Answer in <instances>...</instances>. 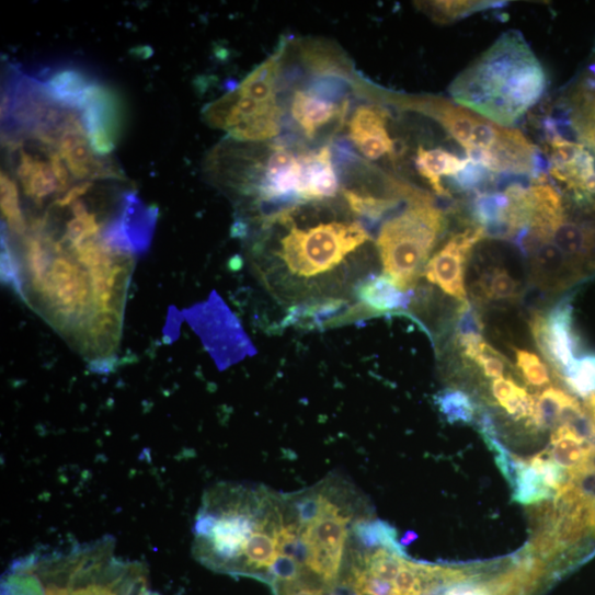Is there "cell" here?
<instances>
[{
  "label": "cell",
  "mask_w": 595,
  "mask_h": 595,
  "mask_svg": "<svg viewBox=\"0 0 595 595\" xmlns=\"http://www.w3.org/2000/svg\"><path fill=\"white\" fill-rule=\"evenodd\" d=\"M547 75L523 35L507 32L450 85L462 107L503 127L533 108L547 90Z\"/></svg>",
  "instance_id": "cell-1"
},
{
  "label": "cell",
  "mask_w": 595,
  "mask_h": 595,
  "mask_svg": "<svg viewBox=\"0 0 595 595\" xmlns=\"http://www.w3.org/2000/svg\"><path fill=\"white\" fill-rule=\"evenodd\" d=\"M281 516L268 493L222 485L208 494L198 512L193 552L210 569L236 575L255 534Z\"/></svg>",
  "instance_id": "cell-2"
},
{
  "label": "cell",
  "mask_w": 595,
  "mask_h": 595,
  "mask_svg": "<svg viewBox=\"0 0 595 595\" xmlns=\"http://www.w3.org/2000/svg\"><path fill=\"white\" fill-rule=\"evenodd\" d=\"M403 214L384 224L377 249L385 275L403 291H412L445 229L443 213L424 194Z\"/></svg>",
  "instance_id": "cell-3"
},
{
  "label": "cell",
  "mask_w": 595,
  "mask_h": 595,
  "mask_svg": "<svg viewBox=\"0 0 595 595\" xmlns=\"http://www.w3.org/2000/svg\"><path fill=\"white\" fill-rule=\"evenodd\" d=\"M295 511L306 546V576L332 588L341 577L350 516L321 493L296 501Z\"/></svg>",
  "instance_id": "cell-4"
},
{
  "label": "cell",
  "mask_w": 595,
  "mask_h": 595,
  "mask_svg": "<svg viewBox=\"0 0 595 595\" xmlns=\"http://www.w3.org/2000/svg\"><path fill=\"white\" fill-rule=\"evenodd\" d=\"M368 240L366 230L356 222L293 228L282 240L279 258L291 274L310 278L334 270Z\"/></svg>",
  "instance_id": "cell-5"
},
{
  "label": "cell",
  "mask_w": 595,
  "mask_h": 595,
  "mask_svg": "<svg viewBox=\"0 0 595 595\" xmlns=\"http://www.w3.org/2000/svg\"><path fill=\"white\" fill-rule=\"evenodd\" d=\"M205 114L211 126L227 130L240 141L267 140L281 129L278 102L259 101L238 89L209 105Z\"/></svg>",
  "instance_id": "cell-6"
},
{
  "label": "cell",
  "mask_w": 595,
  "mask_h": 595,
  "mask_svg": "<svg viewBox=\"0 0 595 595\" xmlns=\"http://www.w3.org/2000/svg\"><path fill=\"white\" fill-rule=\"evenodd\" d=\"M482 228H470L450 241L427 263L425 277L440 287L447 295L467 302L465 271L469 255L476 244L485 238Z\"/></svg>",
  "instance_id": "cell-7"
},
{
  "label": "cell",
  "mask_w": 595,
  "mask_h": 595,
  "mask_svg": "<svg viewBox=\"0 0 595 595\" xmlns=\"http://www.w3.org/2000/svg\"><path fill=\"white\" fill-rule=\"evenodd\" d=\"M530 330L545 359L562 374L574 361L577 343L572 329L570 302L562 300L548 316L534 314L530 320Z\"/></svg>",
  "instance_id": "cell-8"
},
{
  "label": "cell",
  "mask_w": 595,
  "mask_h": 595,
  "mask_svg": "<svg viewBox=\"0 0 595 595\" xmlns=\"http://www.w3.org/2000/svg\"><path fill=\"white\" fill-rule=\"evenodd\" d=\"M57 150L71 174L79 180L92 182L102 179H124L119 169L110 159L93 150L81 116L75 118L64 131Z\"/></svg>",
  "instance_id": "cell-9"
},
{
  "label": "cell",
  "mask_w": 595,
  "mask_h": 595,
  "mask_svg": "<svg viewBox=\"0 0 595 595\" xmlns=\"http://www.w3.org/2000/svg\"><path fill=\"white\" fill-rule=\"evenodd\" d=\"M560 112L559 117L569 123L575 142L595 158V78L582 73L564 95Z\"/></svg>",
  "instance_id": "cell-10"
},
{
  "label": "cell",
  "mask_w": 595,
  "mask_h": 595,
  "mask_svg": "<svg viewBox=\"0 0 595 595\" xmlns=\"http://www.w3.org/2000/svg\"><path fill=\"white\" fill-rule=\"evenodd\" d=\"M89 274L80 272L76 262L61 256L52 265L47 274L48 289L45 298L49 299L64 316H70L89 306Z\"/></svg>",
  "instance_id": "cell-11"
},
{
  "label": "cell",
  "mask_w": 595,
  "mask_h": 595,
  "mask_svg": "<svg viewBox=\"0 0 595 595\" xmlns=\"http://www.w3.org/2000/svg\"><path fill=\"white\" fill-rule=\"evenodd\" d=\"M388 114L374 105L359 106L348 124L350 138L368 159L393 153L394 142L387 130Z\"/></svg>",
  "instance_id": "cell-12"
},
{
  "label": "cell",
  "mask_w": 595,
  "mask_h": 595,
  "mask_svg": "<svg viewBox=\"0 0 595 595\" xmlns=\"http://www.w3.org/2000/svg\"><path fill=\"white\" fill-rule=\"evenodd\" d=\"M529 258L533 282L546 291L565 289L583 276L552 242L541 244Z\"/></svg>",
  "instance_id": "cell-13"
},
{
  "label": "cell",
  "mask_w": 595,
  "mask_h": 595,
  "mask_svg": "<svg viewBox=\"0 0 595 595\" xmlns=\"http://www.w3.org/2000/svg\"><path fill=\"white\" fill-rule=\"evenodd\" d=\"M339 190V181L332 164L329 147L299 157L298 198L323 201Z\"/></svg>",
  "instance_id": "cell-14"
},
{
  "label": "cell",
  "mask_w": 595,
  "mask_h": 595,
  "mask_svg": "<svg viewBox=\"0 0 595 595\" xmlns=\"http://www.w3.org/2000/svg\"><path fill=\"white\" fill-rule=\"evenodd\" d=\"M299 158L283 147L276 148L265 168L261 195L266 202L298 197Z\"/></svg>",
  "instance_id": "cell-15"
},
{
  "label": "cell",
  "mask_w": 595,
  "mask_h": 595,
  "mask_svg": "<svg viewBox=\"0 0 595 595\" xmlns=\"http://www.w3.org/2000/svg\"><path fill=\"white\" fill-rule=\"evenodd\" d=\"M346 112V105L337 106L311 93L297 91L291 103V114L308 138L316 134L335 117Z\"/></svg>",
  "instance_id": "cell-16"
},
{
  "label": "cell",
  "mask_w": 595,
  "mask_h": 595,
  "mask_svg": "<svg viewBox=\"0 0 595 595\" xmlns=\"http://www.w3.org/2000/svg\"><path fill=\"white\" fill-rule=\"evenodd\" d=\"M357 297L361 302L377 313L407 309L413 299V291H403L386 275L376 276L364 282Z\"/></svg>",
  "instance_id": "cell-17"
},
{
  "label": "cell",
  "mask_w": 595,
  "mask_h": 595,
  "mask_svg": "<svg viewBox=\"0 0 595 595\" xmlns=\"http://www.w3.org/2000/svg\"><path fill=\"white\" fill-rule=\"evenodd\" d=\"M469 159H461L443 149H425L417 151L416 167L419 172L431 183L434 191L440 196H449V192L443 184L444 176H456L466 168Z\"/></svg>",
  "instance_id": "cell-18"
},
{
  "label": "cell",
  "mask_w": 595,
  "mask_h": 595,
  "mask_svg": "<svg viewBox=\"0 0 595 595\" xmlns=\"http://www.w3.org/2000/svg\"><path fill=\"white\" fill-rule=\"evenodd\" d=\"M423 111L437 119L465 149L470 146L479 115L445 100L428 101Z\"/></svg>",
  "instance_id": "cell-19"
},
{
  "label": "cell",
  "mask_w": 595,
  "mask_h": 595,
  "mask_svg": "<svg viewBox=\"0 0 595 595\" xmlns=\"http://www.w3.org/2000/svg\"><path fill=\"white\" fill-rule=\"evenodd\" d=\"M19 178L25 193L36 203L58 192V184L50 162H46L27 151L21 152V162L18 169Z\"/></svg>",
  "instance_id": "cell-20"
},
{
  "label": "cell",
  "mask_w": 595,
  "mask_h": 595,
  "mask_svg": "<svg viewBox=\"0 0 595 595\" xmlns=\"http://www.w3.org/2000/svg\"><path fill=\"white\" fill-rule=\"evenodd\" d=\"M535 399V413L528 425L539 431L557 428L564 410L576 402L573 396L554 387L547 388Z\"/></svg>",
  "instance_id": "cell-21"
},
{
  "label": "cell",
  "mask_w": 595,
  "mask_h": 595,
  "mask_svg": "<svg viewBox=\"0 0 595 595\" xmlns=\"http://www.w3.org/2000/svg\"><path fill=\"white\" fill-rule=\"evenodd\" d=\"M476 291L481 300L512 302L519 298L522 286L503 267L485 271L476 284Z\"/></svg>",
  "instance_id": "cell-22"
},
{
  "label": "cell",
  "mask_w": 595,
  "mask_h": 595,
  "mask_svg": "<svg viewBox=\"0 0 595 595\" xmlns=\"http://www.w3.org/2000/svg\"><path fill=\"white\" fill-rule=\"evenodd\" d=\"M585 445L586 442L579 438L569 426L561 425L551 434L549 450L554 464L570 471L582 462Z\"/></svg>",
  "instance_id": "cell-23"
},
{
  "label": "cell",
  "mask_w": 595,
  "mask_h": 595,
  "mask_svg": "<svg viewBox=\"0 0 595 595\" xmlns=\"http://www.w3.org/2000/svg\"><path fill=\"white\" fill-rule=\"evenodd\" d=\"M512 490V500L528 506L542 501L553 500L556 494V492L545 483L542 477L525 461H523L518 470Z\"/></svg>",
  "instance_id": "cell-24"
},
{
  "label": "cell",
  "mask_w": 595,
  "mask_h": 595,
  "mask_svg": "<svg viewBox=\"0 0 595 595\" xmlns=\"http://www.w3.org/2000/svg\"><path fill=\"white\" fill-rule=\"evenodd\" d=\"M440 413L450 424H470L474 420L476 407L470 396L459 389H445L436 396Z\"/></svg>",
  "instance_id": "cell-25"
},
{
  "label": "cell",
  "mask_w": 595,
  "mask_h": 595,
  "mask_svg": "<svg viewBox=\"0 0 595 595\" xmlns=\"http://www.w3.org/2000/svg\"><path fill=\"white\" fill-rule=\"evenodd\" d=\"M0 205L10 228L19 236L26 233L27 227L21 207L16 182L7 173L0 175Z\"/></svg>",
  "instance_id": "cell-26"
},
{
  "label": "cell",
  "mask_w": 595,
  "mask_h": 595,
  "mask_svg": "<svg viewBox=\"0 0 595 595\" xmlns=\"http://www.w3.org/2000/svg\"><path fill=\"white\" fill-rule=\"evenodd\" d=\"M71 210L75 219L67 225L66 239L73 249L87 241L93 240V238L100 233L102 225L98 222L94 215L88 211L85 205L81 201L72 205Z\"/></svg>",
  "instance_id": "cell-27"
},
{
  "label": "cell",
  "mask_w": 595,
  "mask_h": 595,
  "mask_svg": "<svg viewBox=\"0 0 595 595\" xmlns=\"http://www.w3.org/2000/svg\"><path fill=\"white\" fill-rule=\"evenodd\" d=\"M483 321L478 310L469 302H462L458 311L455 342L460 350L483 340Z\"/></svg>",
  "instance_id": "cell-28"
},
{
  "label": "cell",
  "mask_w": 595,
  "mask_h": 595,
  "mask_svg": "<svg viewBox=\"0 0 595 595\" xmlns=\"http://www.w3.org/2000/svg\"><path fill=\"white\" fill-rule=\"evenodd\" d=\"M564 381L577 394L586 397L595 391V354H587L570 364L562 373Z\"/></svg>",
  "instance_id": "cell-29"
},
{
  "label": "cell",
  "mask_w": 595,
  "mask_h": 595,
  "mask_svg": "<svg viewBox=\"0 0 595 595\" xmlns=\"http://www.w3.org/2000/svg\"><path fill=\"white\" fill-rule=\"evenodd\" d=\"M344 197L355 215L373 221L381 219L397 206L394 198L377 197L350 190L344 191Z\"/></svg>",
  "instance_id": "cell-30"
},
{
  "label": "cell",
  "mask_w": 595,
  "mask_h": 595,
  "mask_svg": "<svg viewBox=\"0 0 595 595\" xmlns=\"http://www.w3.org/2000/svg\"><path fill=\"white\" fill-rule=\"evenodd\" d=\"M27 259L32 272L33 287L45 297L48 289L49 258L41 240L36 238L27 239Z\"/></svg>",
  "instance_id": "cell-31"
},
{
  "label": "cell",
  "mask_w": 595,
  "mask_h": 595,
  "mask_svg": "<svg viewBox=\"0 0 595 595\" xmlns=\"http://www.w3.org/2000/svg\"><path fill=\"white\" fill-rule=\"evenodd\" d=\"M501 7L493 2H434L431 4L433 14L443 22L457 21L470 14Z\"/></svg>",
  "instance_id": "cell-32"
},
{
  "label": "cell",
  "mask_w": 595,
  "mask_h": 595,
  "mask_svg": "<svg viewBox=\"0 0 595 595\" xmlns=\"http://www.w3.org/2000/svg\"><path fill=\"white\" fill-rule=\"evenodd\" d=\"M517 366L526 381L535 387H542L550 382V375L546 364L536 354L516 350Z\"/></svg>",
  "instance_id": "cell-33"
},
{
  "label": "cell",
  "mask_w": 595,
  "mask_h": 595,
  "mask_svg": "<svg viewBox=\"0 0 595 595\" xmlns=\"http://www.w3.org/2000/svg\"><path fill=\"white\" fill-rule=\"evenodd\" d=\"M528 516L533 536L546 530H553L559 518V512L554 501L547 500L529 505Z\"/></svg>",
  "instance_id": "cell-34"
},
{
  "label": "cell",
  "mask_w": 595,
  "mask_h": 595,
  "mask_svg": "<svg viewBox=\"0 0 595 595\" xmlns=\"http://www.w3.org/2000/svg\"><path fill=\"white\" fill-rule=\"evenodd\" d=\"M472 362L482 369L487 377L494 379L504 377L505 364L508 363L500 352L485 341L481 343L480 351Z\"/></svg>",
  "instance_id": "cell-35"
},
{
  "label": "cell",
  "mask_w": 595,
  "mask_h": 595,
  "mask_svg": "<svg viewBox=\"0 0 595 595\" xmlns=\"http://www.w3.org/2000/svg\"><path fill=\"white\" fill-rule=\"evenodd\" d=\"M457 185L465 191L480 190L488 182L493 181V172L485 167L469 160L468 164L456 176Z\"/></svg>",
  "instance_id": "cell-36"
},
{
  "label": "cell",
  "mask_w": 595,
  "mask_h": 595,
  "mask_svg": "<svg viewBox=\"0 0 595 595\" xmlns=\"http://www.w3.org/2000/svg\"><path fill=\"white\" fill-rule=\"evenodd\" d=\"M2 595H46V592L38 577L19 572L3 583Z\"/></svg>",
  "instance_id": "cell-37"
},
{
  "label": "cell",
  "mask_w": 595,
  "mask_h": 595,
  "mask_svg": "<svg viewBox=\"0 0 595 595\" xmlns=\"http://www.w3.org/2000/svg\"><path fill=\"white\" fill-rule=\"evenodd\" d=\"M325 587L313 581L302 579L291 583H286L274 590L277 595H332Z\"/></svg>",
  "instance_id": "cell-38"
},
{
  "label": "cell",
  "mask_w": 595,
  "mask_h": 595,
  "mask_svg": "<svg viewBox=\"0 0 595 595\" xmlns=\"http://www.w3.org/2000/svg\"><path fill=\"white\" fill-rule=\"evenodd\" d=\"M122 577L112 583L92 582L84 586L72 588L70 595H125L119 582Z\"/></svg>",
  "instance_id": "cell-39"
},
{
  "label": "cell",
  "mask_w": 595,
  "mask_h": 595,
  "mask_svg": "<svg viewBox=\"0 0 595 595\" xmlns=\"http://www.w3.org/2000/svg\"><path fill=\"white\" fill-rule=\"evenodd\" d=\"M49 162L58 184V192H68L71 188V172L58 150L49 151Z\"/></svg>",
  "instance_id": "cell-40"
},
{
  "label": "cell",
  "mask_w": 595,
  "mask_h": 595,
  "mask_svg": "<svg viewBox=\"0 0 595 595\" xmlns=\"http://www.w3.org/2000/svg\"><path fill=\"white\" fill-rule=\"evenodd\" d=\"M523 388L511 378H497L492 382V393L497 403L503 408L515 397Z\"/></svg>",
  "instance_id": "cell-41"
},
{
  "label": "cell",
  "mask_w": 595,
  "mask_h": 595,
  "mask_svg": "<svg viewBox=\"0 0 595 595\" xmlns=\"http://www.w3.org/2000/svg\"><path fill=\"white\" fill-rule=\"evenodd\" d=\"M93 186L91 181H83L75 186H72L59 201L57 206L61 209L70 207L80 201V197L85 195L90 188Z\"/></svg>",
  "instance_id": "cell-42"
},
{
  "label": "cell",
  "mask_w": 595,
  "mask_h": 595,
  "mask_svg": "<svg viewBox=\"0 0 595 595\" xmlns=\"http://www.w3.org/2000/svg\"><path fill=\"white\" fill-rule=\"evenodd\" d=\"M584 409L595 430V391L584 397Z\"/></svg>",
  "instance_id": "cell-43"
},
{
  "label": "cell",
  "mask_w": 595,
  "mask_h": 595,
  "mask_svg": "<svg viewBox=\"0 0 595 595\" xmlns=\"http://www.w3.org/2000/svg\"><path fill=\"white\" fill-rule=\"evenodd\" d=\"M71 594V587H62L58 586L56 584H52L46 590V595H70Z\"/></svg>",
  "instance_id": "cell-44"
},
{
  "label": "cell",
  "mask_w": 595,
  "mask_h": 595,
  "mask_svg": "<svg viewBox=\"0 0 595 595\" xmlns=\"http://www.w3.org/2000/svg\"><path fill=\"white\" fill-rule=\"evenodd\" d=\"M139 595H160V594H158V593H156V592H150V591H148V590H142V591L139 593Z\"/></svg>",
  "instance_id": "cell-45"
},
{
  "label": "cell",
  "mask_w": 595,
  "mask_h": 595,
  "mask_svg": "<svg viewBox=\"0 0 595 595\" xmlns=\"http://www.w3.org/2000/svg\"><path fill=\"white\" fill-rule=\"evenodd\" d=\"M592 534L595 536V528H594V530L592 531Z\"/></svg>",
  "instance_id": "cell-46"
}]
</instances>
